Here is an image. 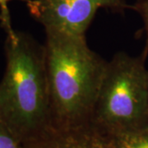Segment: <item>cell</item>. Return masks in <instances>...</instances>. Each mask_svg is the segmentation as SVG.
I'll use <instances>...</instances> for the list:
<instances>
[{"mask_svg": "<svg viewBox=\"0 0 148 148\" xmlns=\"http://www.w3.org/2000/svg\"><path fill=\"white\" fill-rule=\"evenodd\" d=\"M6 70L0 82V122L21 144L52 127L45 45L13 31L5 41Z\"/></svg>", "mask_w": 148, "mask_h": 148, "instance_id": "1", "label": "cell"}, {"mask_svg": "<svg viewBox=\"0 0 148 148\" xmlns=\"http://www.w3.org/2000/svg\"><path fill=\"white\" fill-rule=\"evenodd\" d=\"M45 59L52 126L90 123L108 61L86 37L45 32Z\"/></svg>", "mask_w": 148, "mask_h": 148, "instance_id": "2", "label": "cell"}, {"mask_svg": "<svg viewBox=\"0 0 148 148\" xmlns=\"http://www.w3.org/2000/svg\"><path fill=\"white\" fill-rule=\"evenodd\" d=\"M147 54L118 52L108 61L90 123L107 134L148 125Z\"/></svg>", "mask_w": 148, "mask_h": 148, "instance_id": "3", "label": "cell"}, {"mask_svg": "<svg viewBox=\"0 0 148 148\" xmlns=\"http://www.w3.org/2000/svg\"><path fill=\"white\" fill-rule=\"evenodd\" d=\"M26 3L45 32L82 37L100 8L116 12L130 8L126 0H28Z\"/></svg>", "mask_w": 148, "mask_h": 148, "instance_id": "4", "label": "cell"}, {"mask_svg": "<svg viewBox=\"0 0 148 148\" xmlns=\"http://www.w3.org/2000/svg\"><path fill=\"white\" fill-rule=\"evenodd\" d=\"M22 148H115L110 135L91 123L74 127H54Z\"/></svg>", "mask_w": 148, "mask_h": 148, "instance_id": "5", "label": "cell"}, {"mask_svg": "<svg viewBox=\"0 0 148 148\" xmlns=\"http://www.w3.org/2000/svg\"><path fill=\"white\" fill-rule=\"evenodd\" d=\"M111 137L115 148H148V125Z\"/></svg>", "mask_w": 148, "mask_h": 148, "instance_id": "6", "label": "cell"}, {"mask_svg": "<svg viewBox=\"0 0 148 148\" xmlns=\"http://www.w3.org/2000/svg\"><path fill=\"white\" fill-rule=\"evenodd\" d=\"M0 148H22L21 142L0 122Z\"/></svg>", "mask_w": 148, "mask_h": 148, "instance_id": "7", "label": "cell"}, {"mask_svg": "<svg viewBox=\"0 0 148 148\" xmlns=\"http://www.w3.org/2000/svg\"><path fill=\"white\" fill-rule=\"evenodd\" d=\"M130 8L133 9L141 15L144 21L145 32L147 35L146 47L143 52L148 54V0H136L133 5H130Z\"/></svg>", "mask_w": 148, "mask_h": 148, "instance_id": "8", "label": "cell"}, {"mask_svg": "<svg viewBox=\"0 0 148 148\" xmlns=\"http://www.w3.org/2000/svg\"><path fill=\"white\" fill-rule=\"evenodd\" d=\"M12 0H0V21L1 27L4 29L6 34H10L14 30L11 24L10 13L8 9V3ZM27 3L28 0H21Z\"/></svg>", "mask_w": 148, "mask_h": 148, "instance_id": "9", "label": "cell"}, {"mask_svg": "<svg viewBox=\"0 0 148 148\" xmlns=\"http://www.w3.org/2000/svg\"><path fill=\"white\" fill-rule=\"evenodd\" d=\"M147 117H148V113H147Z\"/></svg>", "mask_w": 148, "mask_h": 148, "instance_id": "10", "label": "cell"}]
</instances>
